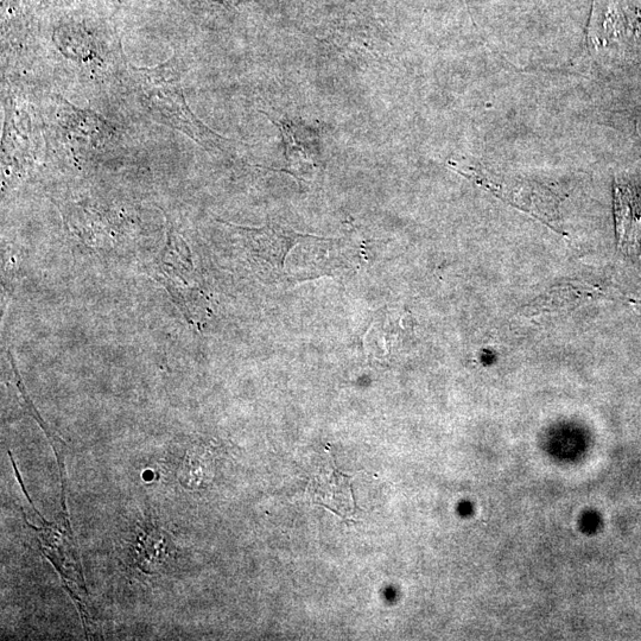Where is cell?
Wrapping results in <instances>:
<instances>
[{
	"instance_id": "cell-1",
	"label": "cell",
	"mask_w": 641,
	"mask_h": 641,
	"mask_svg": "<svg viewBox=\"0 0 641 641\" xmlns=\"http://www.w3.org/2000/svg\"><path fill=\"white\" fill-rule=\"evenodd\" d=\"M130 88L152 117L179 130L201 147L224 150L230 142L207 128L187 104L176 56L156 67L130 66Z\"/></svg>"
},
{
	"instance_id": "cell-2",
	"label": "cell",
	"mask_w": 641,
	"mask_h": 641,
	"mask_svg": "<svg viewBox=\"0 0 641 641\" xmlns=\"http://www.w3.org/2000/svg\"><path fill=\"white\" fill-rule=\"evenodd\" d=\"M351 475L341 473L335 468L332 458L309 484V492L314 503L339 514L342 519L355 520L359 507L352 492Z\"/></svg>"
},
{
	"instance_id": "cell-3",
	"label": "cell",
	"mask_w": 641,
	"mask_h": 641,
	"mask_svg": "<svg viewBox=\"0 0 641 641\" xmlns=\"http://www.w3.org/2000/svg\"><path fill=\"white\" fill-rule=\"evenodd\" d=\"M615 218L620 249L627 255L641 256V218L627 188L615 186Z\"/></svg>"
},
{
	"instance_id": "cell-4",
	"label": "cell",
	"mask_w": 641,
	"mask_h": 641,
	"mask_svg": "<svg viewBox=\"0 0 641 641\" xmlns=\"http://www.w3.org/2000/svg\"><path fill=\"white\" fill-rule=\"evenodd\" d=\"M272 122H274L282 132L285 143V156L289 162L290 167L300 168L303 165H310L314 167V142L312 133L309 130L300 128L287 120L276 122L268 114H265Z\"/></svg>"
},
{
	"instance_id": "cell-5",
	"label": "cell",
	"mask_w": 641,
	"mask_h": 641,
	"mask_svg": "<svg viewBox=\"0 0 641 641\" xmlns=\"http://www.w3.org/2000/svg\"><path fill=\"white\" fill-rule=\"evenodd\" d=\"M217 2L222 3V4L234 5V4H238L239 2H241V0H217Z\"/></svg>"
}]
</instances>
